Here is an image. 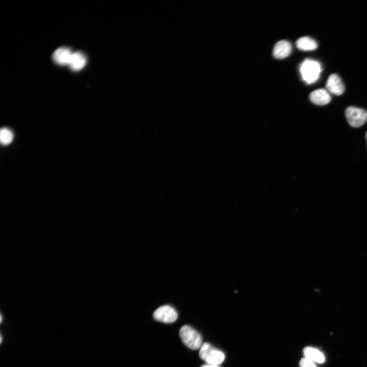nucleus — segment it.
<instances>
[{
    "mask_svg": "<svg viewBox=\"0 0 367 367\" xmlns=\"http://www.w3.org/2000/svg\"><path fill=\"white\" fill-rule=\"evenodd\" d=\"M321 71L320 63L309 59L303 61L300 66L302 78L308 84L315 82L319 78Z\"/></svg>",
    "mask_w": 367,
    "mask_h": 367,
    "instance_id": "1",
    "label": "nucleus"
},
{
    "mask_svg": "<svg viewBox=\"0 0 367 367\" xmlns=\"http://www.w3.org/2000/svg\"><path fill=\"white\" fill-rule=\"evenodd\" d=\"M199 356L207 364L214 365H220L225 359V355L221 351L207 343L202 344L200 347Z\"/></svg>",
    "mask_w": 367,
    "mask_h": 367,
    "instance_id": "2",
    "label": "nucleus"
},
{
    "mask_svg": "<svg viewBox=\"0 0 367 367\" xmlns=\"http://www.w3.org/2000/svg\"><path fill=\"white\" fill-rule=\"evenodd\" d=\"M179 336L182 343L191 349L197 350L202 345L201 335L190 326H182L179 330Z\"/></svg>",
    "mask_w": 367,
    "mask_h": 367,
    "instance_id": "3",
    "label": "nucleus"
},
{
    "mask_svg": "<svg viewBox=\"0 0 367 367\" xmlns=\"http://www.w3.org/2000/svg\"><path fill=\"white\" fill-rule=\"evenodd\" d=\"M345 115L349 125L359 127L367 121V112L363 109L350 106L345 110Z\"/></svg>",
    "mask_w": 367,
    "mask_h": 367,
    "instance_id": "4",
    "label": "nucleus"
},
{
    "mask_svg": "<svg viewBox=\"0 0 367 367\" xmlns=\"http://www.w3.org/2000/svg\"><path fill=\"white\" fill-rule=\"evenodd\" d=\"M154 319L158 321L171 323L175 322L178 317L176 311L169 305H163L156 309L153 313Z\"/></svg>",
    "mask_w": 367,
    "mask_h": 367,
    "instance_id": "5",
    "label": "nucleus"
},
{
    "mask_svg": "<svg viewBox=\"0 0 367 367\" xmlns=\"http://www.w3.org/2000/svg\"><path fill=\"white\" fill-rule=\"evenodd\" d=\"M327 90L332 94L340 95L345 90L344 85L340 77L335 73L331 74L326 82Z\"/></svg>",
    "mask_w": 367,
    "mask_h": 367,
    "instance_id": "6",
    "label": "nucleus"
},
{
    "mask_svg": "<svg viewBox=\"0 0 367 367\" xmlns=\"http://www.w3.org/2000/svg\"><path fill=\"white\" fill-rule=\"evenodd\" d=\"M73 52L67 47L57 48L53 54V60L57 65L65 66L69 64Z\"/></svg>",
    "mask_w": 367,
    "mask_h": 367,
    "instance_id": "7",
    "label": "nucleus"
},
{
    "mask_svg": "<svg viewBox=\"0 0 367 367\" xmlns=\"http://www.w3.org/2000/svg\"><path fill=\"white\" fill-rule=\"evenodd\" d=\"M309 98L314 104L324 106L328 104L331 100V96L325 89H318L310 93Z\"/></svg>",
    "mask_w": 367,
    "mask_h": 367,
    "instance_id": "8",
    "label": "nucleus"
},
{
    "mask_svg": "<svg viewBox=\"0 0 367 367\" xmlns=\"http://www.w3.org/2000/svg\"><path fill=\"white\" fill-rule=\"evenodd\" d=\"M86 63L87 59L83 53L80 51L73 52L68 66L71 70L78 71L86 66Z\"/></svg>",
    "mask_w": 367,
    "mask_h": 367,
    "instance_id": "9",
    "label": "nucleus"
},
{
    "mask_svg": "<svg viewBox=\"0 0 367 367\" xmlns=\"http://www.w3.org/2000/svg\"><path fill=\"white\" fill-rule=\"evenodd\" d=\"M292 46L286 40H280L275 45L273 48V55L275 58L281 59L289 56L291 54Z\"/></svg>",
    "mask_w": 367,
    "mask_h": 367,
    "instance_id": "10",
    "label": "nucleus"
},
{
    "mask_svg": "<svg viewBox=\"0 0 367 367\" xmlns=\"http://www.w3.org/2000/svg\"><path fill=\"white\" fill-rule=\"evenodd\" d=\"M305 357L314 362L323 363L325 360L324 354L318 349L312 347H306L303 350Z\"/></svg>",
    "mask_w": 367,
    "mask_h": 367,
    "instance_id": "11",
    "label": "nucleus"
},
{
    "mask_svg": "<svg viewBox=\"0 0 367 367\" xmlns=\"http://www.w3.org/2000/svg\"><path fill=\"white\" fill-rule=\"evenodd\" d=\"M296 46L301 50L309 51L316 49L318 44L314 40L309 37H302L296 42Z\"/></svg>",
    "mask_w": 367,
    "mask_h": 367,
    "instance_id": "12",
    "label": "nucleus"
},
{
    "mask_svg": "<svg viewBox=\"0 0 367 367\" xmlns=\"http://www.w3.org/2000/svg\"><path fill=\"white\" fill-rule=\"evenodd\" d=\"M13 134L9 129L4 127L1 129L0 140L3 145H7L9 144L13 139Z\"/></svg>",
    "mask_w": 367,
    "mask_h": 367,
    "instance_id": "13",
    "label": "nucleus"
},
{
    "mask_svg": "<svg viewBox=\"0 0 367 367\" xmlns=\"http://www.w3.org/2000/svg\"><path fill=\"white\" fill-rule=\"evenodd\" d=\"M300 367H317L315 363L306 357L301 359L299 362Z\"/></svg>",
    "mask_w": 367,
    "mask_h": 367,
    "instance_id": "14",
    "label": "nucleus"
},
{
    "mask_svg": "<svg viewBox=\"0 0 367 367\" xmlns=\"http://www.w3.org/2000/svg\"><path fill=\"white\" fill-rule=\"evenodd\" d=\"M200 367H219V365H211V364H205L201 366Z\"/></svg>",
    "mask_w": 367,
    "mask_h": 367,
    "instance_id": "15",
    "label": "nucleus"
},
{
    "mask_svg": "<svg viewBox=\"0 0 367 367\" xmlns=\"http://www.w3.org/2000/svg\"><path fill=\"white\" fill-rule=\"evenodd\" d=\"M365 138H366V140L367 141V131L365 133Z\"/></svg>",
    "mask_w": 367,
    "mask_h": 367,
    "instance_id": "16",
    "label": "nucleus"
}]
</instances>
